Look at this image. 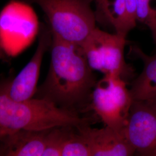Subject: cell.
I'll use <instances>...</instances> for the list:
<instances>
[{
    "label": "cell",
    "instance_id": "cell-15",
    "mask_svg": "<svg viewBox=\"0 0 156 156\" xmlns=\"http://www.w3.org/2000/svg\"><path fill=\"white\" fill-rule=\"evenodd\" d=\"M62 156H91L89 147L75 127L71 129L67 136Z\"/></svg>",
    "mask_w": 156,
    "mask_h": 156
},
{
    "label": "cell",
    "instance_id": "cell-18",
    "mask_svg": "<svg viewBox=\"0 0 156 156\" xmlns=\"http://www.w3.org/2000/svg\"><path fill=\"white\" fill-rule=\"evenodd\" d=\"M153 156H156V152H155V153H154V154H153Z\"/></svg>",
    "mask_w": 156,
    "mask_h": 156
},
{
    "label": "cell",
    "instance_id": "cell-2",
    "mask_svg": "<svg viewBox=\"0 0 156 156\" xmlns=\"http://www.w3.org/2000/svg\"><path fill=\"white\" fill-rule=\"evenodd\" d=\"M6 81L0 82V142L20 130H46L56 127L78 128L89 120L76 111L56 105L44 98L15 100L6 92Z\"/></svg>",
    "mask_w": 156,
    "mask_h": 156
},
{
    "label": "cell",
    "instance_id": "cell-8",
    "mask_svg": "<svg viewBox=\"0 0 156 156\" xmlns=\"http://www.w3.org/2000/svg\"><path fill=\"white\" fill-rule=\"evenodd\" d=\"M37 48L33 57L12 80H6L7 94L15 100L33 98L37 91L41 65L45 53L50 49L53 35L48 24L40 25Z\"/></svg>",
    "mask_w": 156,
    "mask_h": 156
},
{
    "label": "cell",
    "instance_id": "cell-16",
    "mask_svg": "<svg viewBox=\"0 0 156 156\" xmlns=\"http://www.w3.org/2000/svg\"><path fill=\"white\" fill-rule=\"evenodd\" d=\"M144 101H145L149 106L156 109V96L153 98H151L149 100Z\"/></svg>",
    "mask_w": 156,
    "mask_h": 156
},
{
    "label": "cell",
    "instance_id": "cell-7",
    "mask_svg": "<svg viewBox=\"0 0 156 156\" xmlns=\"http://www.w3.org/2000/svg\"><path fill=\"white\" fill-rule=\"evenodd\" d=\"M122 131L135 154L153 156L156 151V109L144 101L134 100Z\"/></svg>",
    "mask_w": 156,
    "mask_h": 156
},
{
    "label": "cell",
    "instance_id": "cell-13",
    "mask_svg": "<svg viewBox=\"0 0 156 156\" xmlns=\"http://www.w3.org/2000/svg\"><path fill=\"white\" fill-rule=\"evenodd\" d=\"M73 127H56L48 130L42 156H62L67 136Z\"/></svg>",
    "mask_w": 156,
    "mask_h": 156
},
{
    "label": "cell",
    "instance_id": "cell-3",
    "mask_svg": "<svg viewBox=\"0 0 156 156\" xmlns=\"http://www.w3.org/2000/svg\"><path fill=\"white\" fill-rule=\"evenodd\" d=\"M35 4L45 13L52 35L80 46L96 28L94 0H23Z\"/></svg>",
    "mask_w": 156,
    "mask_h": 156
},
{
    "label": "cell",
    "instance_id": "cell-11",
    "mask_svg": "<svg viewBox=\"0 0 156 156\" xmlns=\"http://www.w3.org/2000/svg\"><path fill=\"white\" fill-rule=\"evenodd\" d=\"M48 130L23 129L7 136L0 142V156H42Z\"/></svg>",
    "mask_w": 156,
    "mask_h": 156
},
{
    "label": "cell",
    "instance_id": "cell-12",
    "mask_svg": "<svg viewBox=\"0 0 156 156\" xmlns=\"http://www.w3.org/2000/svg\"><path fill=\"white\" fill-rule=\"evenodd\" d=\"M129 52L144 64L142 71L132 82L129 89L134 100L146 101L156 96V53L149 56L136 45L131 46Z\"/></svg>",
    "mask_w": 156,
    "mask_h": 156
},
{
    "label": "cell",
    "instance_id": "cell-17",
    "mask_svg": "<svg viewBox=\"0 0 156 156\" xmlns=\"http://www.w3.org/2000/svg\"><path fill=\"white\" fill-rule=\"evenodd\" d=\"M6 57H8V56H6L4 50H3L2 48L0 45V60L4 59Z\"/></svg>",
    "mask_w": 156,
    "mask_h": 156
},
{
    "label": "cell",
    "instance_id": "cell-1",
    "mask_svg": "<svg viewBox=\"0 0 156 156\" xmlns=\"http://www.w3.org/2000/svg\"><path fill=\"white\" fill-rule=\"evenodd\" d=\"M51 58L45 81L38 87L36 98L76 112L89 100L97 81L80 46L53 35Z\"/></svg>",
    "mask_w": 156,
    "mask_h": 156
},
{
    "label": "cell",
    "instance_id": "cell-10",
    "mask_svg": "<svg viewBox=\"0 0 156 156\" xmlns=\"http://www.w3.org/2000/svg\"><path fill=\"white\" fill-rule=\"evenodd\" d=\"M94 3L97 22L126 36L135 27V0H94Z\"/></svg>",
    "mask_w": 156,
    "mask_h": 156
},
{
    "label": "cell",
    "instance_id": "cell-6",
    "mask_svg": "<svg viewBox=\"0 0 156 156\" xmlns=\"http://www.w3.org/2000/svg\"><path fill=\"white\" fill-rule=\"evenodd\" d=\"M126 38V35L109 33L96 27L80 47L93 71L124 79L133 73L124 59Z\"/></svg>",
    "mask_w": 156,
    "mask_h": 156
},
{
    "label": "cell",
    "instance_id": "cell-14",
    "mask_svg": "<svg viewBox=\"0 0 156 156\" xmlns=\"http://www.w3.org/2000/svg\"><path fill=\"white\" fill-rule=\"evenodd\" d=\"M136 19L151 30L156 44V0H135Z\"/></svg>",
    "mask_w": 156,
    "mask_h": 156
},
{
    "label": "cell",
    "instance_id": "cell-9",
    "mask_svg": "<svg viewBox=\"0 0 156 156\" xmlns=\"http://www.w3.org/2000/svg\"><path fill=\"white\" fill-rule=\"evenodd\" d=\"M89 147L91 156H129L135 154L123 131L109 127L91 128L89 124L77 128Z\"/></svg>",
    "mask_w": 156,
    "mask_h": 156
},
{
    "label": "cell",
    "instance_id": "cell-5",
    "mask_svg": "<svg viewBox=\"0 0 156 156\" xmlns=\"http://www.w3.org/2000/svg\"><path fill=\"white\" fill-rule=\"evenodd\" d=\"M133 101L125 80L108 75L95 84L90 97V107L105 126L122 131Z\"/></svg>",
    "mask_w": 156,
    "mask_h": 156
},
{
    "label": "cell",
    "instance_id": "cell-4",
    "mask_svg": "<svg viewBox=\"0 0 156 156\" xmlns=\"http://www.w3.org/2000/svg\"><path fill=\"white\" fill-rule=\"evenodd\" d=\"M38 17L27 2L13 0L0 12V45L8 57H16L39 34Z\"/></svg>",
    "mask_w": 156,
    "mask_h": 156
}]
</instances>
